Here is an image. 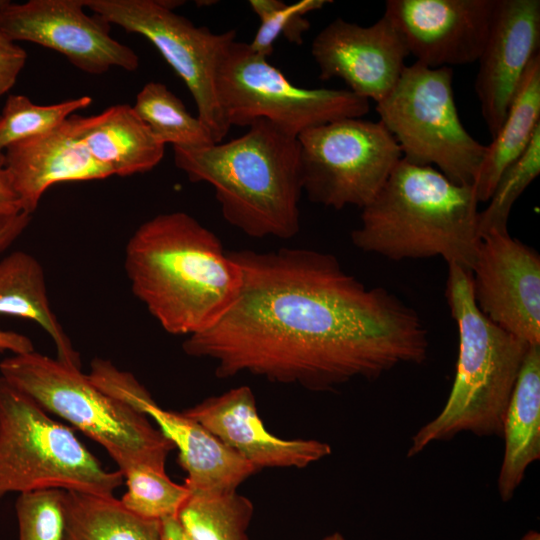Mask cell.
Segmentation results:
<instances>
[{
    "label": "cell",
    "mask_w": 540,
    "mask_h": 540,
    "mask_svg": "<svg viewBox=\"0 0 540 540\" xmlns=\"http://www.w3.org/2000/svg\"><path fill=\"white\" fill-rule=\"evenodd\" d=\"M253 503L237 491L190 492L177 519L194 540H248Z\"/></svg>",
    "instance_id": "26"
},
{
    "label": "cell",
    "mask_w": 540,
    "mask_h": 540,
    "mask_svg": "<svg viewBox=\"0 0 540 540\" xmlns=\"http://www.w3.org/2000/svg\"><path fill=\"white\" fill-rule=\"evenodd\" d=\"M0 376L101 445L121 472L135 464L165 470L172 442L144 413L99 389L79 368L34 350L1 360Z\"/></svg>",
    "instance_id": "6"
},
{
    "label": "cell",
    "mask_w": 540,
    "mask_h": 540,
    "mask_svg": "<svg viewBox=\"0 0 540 540\" xmlns=\"http://www.w3.org/2000/svg\"><path fill=\"white\" fill-rule=\"evenodd\" d=\"M71 116L47 132L5 148L3 166L22 212L32 215L43 194L54 184L113 175L87 151L77 136Z\"/></svg>",
    "instance_id": "19"
},
{
    "label": "cell",
    "mask_w": 540,
    "mask_h": 540,
    "mask_svg": "<svg viewBox=\"0 0 540 540\" xmlns=\"http://www.w3.org/2000/svg\"><path fill=\"white\" fill-rule=\"evenodd\" d=\"M0 314L37 323L54 342L57 359L80 369V355L51 308L44 269L30 253L16 250L0 260Z\"/></svg>",
    "instance_id": "22"
},
{
    "label": "cell",
    "mask_w": 540,
    "mask_h": 540,
    "mask_svg": "<svg viewBox=\"0 0 540 540\" xmlns=\"http://www.w3.org/2000/svg\"><path fill=\"white\" fill-rule=\"evenodd\" d=\"M84 8V0H0V30L15 42L52 49L89 74L114 67L136 70L139 57L134 50L112 37L111 24Z\"/></svg>",
    "instance_id": "12"
},
{
    "label": "cell",
    "mask_w": 540,
    "mask_h": 540,
    "mask_svg": "<svg viewBox=\"0 0 540 540\" xmlns=\"http://www.w3.org/2000/svg\"><path fill=\"white\" fill-rule=\"evenodd\" d=\"M472 186L403 158L351 233L355 247L393 261L442 257L470 272L480 235Z\"/></svg>",
    "instance_id": "4"
},
{
    "label": "cell",
    "mask_w": 540,
    "mask_h": 540,
    "mask_svg": "<svg viewBox=\"0 0 540 540\" xmlns=\"http://www.w3.org/2000/svg\"><path fill=\"white\" fill-rule=\"evenodd\" d=\"M183 413L258 470L304 468L332 452L323 441L273 435L259 416L253 391L245 385L208 397Z\"/></svg>",
    "instance_id": "18"
},
{
    "label": "cell",
    "mask_w": 540,
    "mask_h": 540,
    "mask_svg": "<svg viewBox=\"0 0 540 540\" xmlns=\"http://www.w3.org/2000/svg\"><path fill=\"white\" fill-rule=\"evenodd\" d=\"M540 1L495 0L475 80L490 135L499 130L532 61L540 54Z\"/></svg>",
    "instance_id": "17"
},
{
    "label": "cell",
    "mask_w": 540,
    "mask_h": 540,
    "mask_svg": "<svg viewBox=\"0 0 540 540\" xmlns=\"http://www.w3.org/2000/svg\"><path fill=\"white\" fill-rule=\"evenodd\" d=\"M216 93L229 128L248 127L257 119H266L296 137L331 121L362 118L370 110L368 100L348 89L295 85L248 43L236 40L219 61Z\"/></svg>",
    "instance_id": "9"
},
{
    "label": "cell",
    "mask_w": 540,
    "mask_h": 540,
    "mask_svg": "<svg viewBox=\"0 0 540 540\" xmlns=\"http://www.w3.org/2000/svg\"><path fill=\"white\" fill-rule=\"evenodd\" d=\"M311 54L319 78H339L355 95L376 103L395 87L409 56L394 25L384 16L370 26L336 18L314 38Z\"/></svg>",
    "instance_id": "15"
},
{
    "label": "cell",
    "mask_w": 540,
    "mask_h": 540,
    "mask_svg": "<svg viewBox=\"0 0 540 540\" xmlns=\"http://www.w3.org/2000/svg\"><path fill=\"white\" fill-rule=\"evenodd\" d=\"M240 295L213 327L188 336L184 352L241 373L316 392L394 367L421 364L428 332L419 314L384 287H367L329 253L304 248L230 252Z\"/></svg>",
    "instance_id": "1"
},
{
    "label": "cell",
    "mask_w": 540,
    "mask_h": 540,
    "mask_svg": "<svg viewBox=\"0 0 540 540\" xmlns=\"http://www.w3.org/2000/svg\"><path fill=\"white\" fill-rule=\"evenodd\" d=\"M474 302L497 326L540 345V256L508 231L480 237L470 270Z\"/></svg>",
    "instance_id": "13"
},
{
    "label": "cell",
    "mask_w": 540,
    "mask_h": 540,
    "mask_svg": "<svg viewBox=\"0 0 540 540\" xmlns=\"http://www.w3.org/2000/svg\"><path fill=\"white\" fill-rule=\"evenodd\" d=\"M183 1L84 0L94 15L129 33L149 40L183 80L197 107V116L209 128L215 143L227 135L216 93L221 56L235 40L236 31L213 33L174 12Z\"/></svg>",
    "instance_id": "11"
},
{
    "label": "cell",
    "mask_w": 540,
    "mask_h": 540,
    "mask_svg": "<svg viewBox=\"0 0 540 540\" xmlns=\"http://www.w3.org/2000/svg\"><path fill=\"white\" fill-rule=\"evenodd\" d=\"M30 221L31 215L25 212L0 219V253L23 233Z\"/></svg>",
    "instance_id": "33"
},
{
    "label": "cell",
    "mask_w": 540,
    "mask_h": 540,
    "mask_svg": "<svg viewBox=\"0 0 540 540\" xmlns=\"http://www.w3.org/2000/svg\"><path fill=\"white\" fill-rule=\"evenodd\" d=\"M495 0H387L384 17L415 62L430 68L477 62Z\"/></svg>",
    "instance_id": "16"
},
{
    "label": "cell",
    "mask_w": 540,
    "mask_h": 540,
    "mask_svg": "<svg viewBox=\"0 0 540 540\" xmlns=\"http://www.w3.org/2000/svg\"><path fill=\"white\" fill-rule=\"evenodd\" d=\"M451 67L406 66L392 91L376 103L379 121L396 140L402 158L437 167L450 181L473 186L486 146L463 126L454 100Z\"/></svg>",
    "instance_id": "8"
},
{
    "label": "cell",
    "mask_w": 540,
    "mask_h": 540,
    "mask_svg": "<svg viewBox=\"0 0 540 540\" xmlns=\"http://www.w3.org/2000/svg\"><path fill=\"white\" fill-rule=\"evenodd\" d=\"M540 174V128L522 155L500 175L488 200L479 211L480 237L491 231H508L507 223L514 203Z\"/></svg>",
    "instance_id": "29"
},
{
    "label": "cell",
    "mask_w": 540,
    "mask_h": 540,
    "mask_svg": "<svg viewBox=\"0 0 540 540\" xmlns=\"http://www.w3.org/2000/svg\"><path fill=\"white\" fill-rule=\"evenodd\" d=\"M540 128V54L530 62L506 116L486 146L473 184L479 202H487L502 172L528 147Z\"/></svg>",
    "instance_id": "23"
},
{
    "label": "cell",
    "mask_w": 540,
    "mask_h": 540,
    "mask_svg": "<svg viewBox=\"0 0 540 540\" xmlns=\"http://www.w3.org/2000/svg\"><path fill=\"white\" fill-rule=\"evenodd\" d=\"M26 60V50L0 30V96L15 85Z\"/></svg>",
    "instance_id": "32"
},
{
    "label": "cell",
    "mask_w": 540,
    "mask_h": 540,
    "mask_svg": "<svg viewBox=\"0 0 540 540\" xmlns=\"http://www.w3.org/2000/svg\"><path fill=\"white\" fill-rule=\"evenodd\" d=\"M124 268L133 294L173 335L216 325L242 288L241 269L217 235L181 211L142 223L126 245Z\"/></svg>",
    "instance_id": "2"
},
{
    "label": "cell",
    "mask_w": 540,
    "mask_h": 540,
    "mask_svg": "<svg viewBox=\"0 0 540 540\" xmlns=\"http://www.w3.org/2000/svg\"><path fill=\"white\" fill-rule=\"evenodd\" d=\"M132 107L163 145L195 148L215 143L209 128L161 82L146 83Z\"/></svg>",
    "instance_id": "25"
},
{
    "label": "cell",
    "mask_w": 540,
    "mask_h": 540,
    "mask_svg": "<svg viewBox=\"0 0 540 540\" xmlns=\"http://www.w3.org/2000/svg\"><path fill=\"white\" fill-rule=\"evenodd\" d=\"M322 540H345V539L340 533L335 532L328 536H325Z\"/></svg>",
    "instance_id": "38"
},
{
    "label": "cell",
    "mask_w": 540,
    "mask_h": 540,
    "mask_svg": "<svg viewBox=\"0 0 540 540\" xmlns=\"http://www.w3.org/2000/svg\"><path fill=\"white\" fill-rule=\"evenodd\" d=\"M101 388L156 423L178 449V462L187 474L184 485L191 493L237 491L240 484L259 471L197 421L183 412L160 407L131 373L111 369L102 378Z\"/></svg>",
    "instance_id": "14"
},
{
    "label": "cell",
    "mask_w": 540,
    "mask_h": 540,
    "mask_svg": "<svg viewBox=\"0 0 540 540\" xmlns=\"http://www.w3.org/2000/svg\"><path fill=\"white\" fill-rule=\"evenodd\" d=\"M64 490L44 489L19 494L15 502L18 540H62Z\"/></svg>",
    "instance_id": "31"
},
{
    "label": "cell",
    "mask_w": 540,
    "mask_h": 540,
    "mask_svg": "<svg viewBox=\"0 0 540 540\" xmlns=\"http://www.w3.org/2000/svg\"><path fill=\"white\" fill-rule=\"evenodd\" d=\"M162 540H194L184 530L177 517H169L160 521Z\"/></svg>",
    "instance_id": "36"
},
{
    "label": "cell",
    "mask_w": 540,
    "mask_h": 540,
    "mask_svg": "<svg viewBox=\"0 0 540 540\" xmlns=\"http://www.w3.org/2000/svg\"><path fill=\"white\" fill-rule=\"evenodd\" d=\"M78 138L90 155L113 175L130 176L156 167L165 145L128 104L114 105L91 116H71Z\"/></svg>",
    "instance_id": "20"
},
{
    "label": "cell",
    "mask_w": 540,
    "mask_h": 540,
    "mask_svg": "<svg viewBox=\"0 0 540 540\" xmlns=\"http://www.w3.org/2000/svg\"><path fill=\"white\" fill-rule=\"evenodd\" d=\"M504 454L497 487L510 500L527 468L540 458V345L531 346L507 405L503 424Z\"/></svg>",
    "instance_id": "21"
},
{
    "label": "cell",
    "mask_w": 540,
    "mask_h": 540,
    "mask_svg": "<svg viewBox=\"0 0 540 540\" xmlns=\"http://www.w3.org/2000/svg\"><path fill=\"white\" fill-rule=\"evenodd\" d=\"M124 482L72 428L0 376V500L9 493L61 489L112 496Z\"/></svg>",
    "instance_id": "7"
},
{
    "label": "cell",
    "mask_w": 540,
    "mask_h": 540,
    "mask_svg": "<svg viewBox=\"0 0 540 540\" xmlns=\"http://www.w3.org/2000/svg\"><path fill=\"white\" fill-rule=\"evenodd\" d=\"M0 351L23 354L34 351V346L30 338L23 334L0 330Z\"/></svg>",
    "instance_id": "35"
},
{
    "label": "cell",
    "mask_w": 540,
    "mask_h": 540,
    "mask_svg": "<svg viewBox=\"0 0 540 540\" xmlns=\"http://www.w3.org/2000/svg\"><path fill=\"white\" fill-rule=\"evenodd\" d=\"M297 138L303 191L311 202L337 210L368 205L402 159L380 121L342 118Z\"/></svg>",
    "instance_id": "10"
},
{
    "label": "cell",
    "mask_w": 540,
    "mask_h": 540,
    "mask_svg": "<svg viewBox=\"0 0 540 540\" xmlns=\"http://www.w3.org/2000/svg\"><path fill=\"white\" fill-rule=\"evenodd\" d=\"M62 540H162L160 521L128 510L114 496L64 490Z\"/></svg>",
    "instance_id": "24"
},
{
    "label": "cell",
    "mask_w": 540,
    "mask_h": 540,
    "mask_svg": "<svg viewBox=\"0 0 540 540\" xmlns=\"http://www.w3.org/2000/svg\"><path fill=\"white\" fill-rule=\"evenodd\" d=\"M22 212L20 201L16 195L9 176L0 163V219Z\"/></svg>",
    "instance_id": "34"
},
{
    "label": "cell",
    "mask_w": 540,
    "mask_h": 540,
    "mask_svg": "<svg viewBox=\"0 0 540 540\" xmlns=\"http://www.w3.org/2000/svg\"><path fill=\"white\" fill-rule=\"evenodd\" d=\"M91 103V97L82 96L56 104L39 105L24 95H9L0 114V163L3 164V152L9 145L59 126Z\"/></svg>",
    "instance_id": "28"
},
{
    "label": "cell",
    "mask_w": 540,
    "mask_h": 540,
    "mask_svg": "<svg viewBox=\"0 0 540 540\" xmlns=\"http://www.w3.org/2000/svg\"><path fill=\"white\" fill-rule=\"evenodd\" d=\"M122 474L127 490L120 501L128 510L146 519L161 521L177 517L190 496L189 489L173 482L163 469L135 464Z\"/></svg>",
    "instance_id": "27"
},
{
    "label": "cell",
    "mask_w": 540,
    "mask_h": 540,
    "mask_svg": "<svg viewBox=\"0 0 540 540\" xmlns=\"http://www.w3.org/2000/svg\"><path fill=\"white\" fill-rule=\"evenodd\" d=\"M445 296L459 336L454 382L442 410L413 435L409 458L462 432L501 436L507 405L531 347L480 312L468 270L448 265Z\"/></svg>",
    "instance_id": "5"
},
{
    "label": "cell",
    "mask_w": 540,
    "mask_h": 540,
    "mask_svg": "<svg viewBox=\"0 0 540 540\" xmlns=\"http://www.w3.org/2000/svg\"><path fill=\"white\" fill-rule=\"evenodd\" d=\"M521 540H540V534L536 531H529Z\"/></svg>",
    "instance_id": "37"
},
{
    "label": "cell",
    "mask_w": 540,
    "mask_h": 540,
    "mask_svg": "<svg viewBox=\"0 0 540 540\" xmlns=\"http://www.w3.org/2000/svg\"><path fill=\"white\" fill-rule=\"evenodd\" d=\"M328 3L332 1L300 0L286 4L281 0H250L249 5L260 24L253 40L248 43L249 47L256 54L268 58L281 35L292 44H302L303 34L310 27L305 15Z\"/></svg>",
    "instance_id": "30"
},
{
    "label": "cell",
    "mask_w": 540,
    "mask_h": 540,
    "mask_svg": "<svg viewBox=\"0 0 540 540\" xmlns=\"http://www.w3.org/2000/svg\"><path fill=\"white\" fill-rule=\"evenodd\" d=\"M229 142L173 147L192 182L210 184L224 219L252 238L291 239L300 230L302 188L298 138L266 119Z\"/></svg>",
    "instance_id": "3"
}]
</instances>
